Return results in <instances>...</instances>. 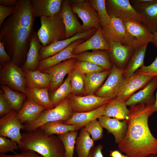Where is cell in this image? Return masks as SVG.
Returning a JSON list of instances; mask_svg holds the SVG:
<instances>
[{
	"instance_id": "6da1fadb",
	"label": "cell",
	"mask_w": 157,
	"mask_h": 157,
	"mask_svg": "<svg viewBox=\"0 0 157 157\" xmlns=\"http://www.w3.org/2000/svg\"><path fill=\"white\" fill-rule=\"evenodd\" d=\"M35 18L30 0H18L14 13L0 26V41L18 66L26 60Z\"/></svg>"
},
{
	"instance_id": "7a4b0ae2",
	"label": "cell",
	"mask_w": 157,
	"mask_h": 157,
	"mask_svg": "<svg viewBox=\"0 0 157 157\" xmlns=\"http://www.w3.org/2000/svg\"><path fill=\"white\" fill-rule=\"evenodd\" d=\"M153 105L138 104L130 106L127 132L118 144L119 149L128 157L157 154V139L151 133L148 124L149 117L155 112Z\"/></svg>"
},
{
	"instance_id": "3957f363",
	"label": "cell",
	"mask_w": 157,
	"mask_h": 157,
	"mask_svg": "<svg viewBox=\"0 0 157 157\" xmlns=\"http://www.w3.org/2000/svg\"><path fill=\"white\" fill-rule=\"evenodd\" d=\"M21 134L19 147L22 151H33L43 157L64 156V148L58 136L48 135L40 127Z\"/></svg>"
},
{
	"instance_id": "277c9868",
	"label": "cell",
	"mask_w": 157,
	"mask_h": 157,
	"mask_svg": "<svg viewBox=\"0 0 157 157\" xmlns=\"http://www.w3.org/2000/svg\"><path fill=\"white\" fill-rule=\"evenodd\" d=\"M41 26L37 36L43 46L65 39V30L60 12L51 17H40Z\"/></svg>"
},
{
	"instance_id": "5b68a950",
	"label": "cell",
	"mask_w": 157,
	"mask_h": 157,
	"mask_svg": "<svg viewBox=\"0 0 157 157\" xmlns=\"http://www.w3.org/2000/svg\"><path fill=\"white\" fill-rule=\"evenodd\" d=\"M126 28L124 45L134 51L151 42L152 34L142 22L129 19H122Z\"/></svg>"
},
{
	"instance_id": "8992f818",
	"label": "cell",
	"mask_w": 157,
	"mask_h": 157,
	"mask_svg": "<svg viewBox=\"0 0 157 157\" xmlns=\"http://www.w3.org/2000/svg\"><path fill=\"white\" fill-rule=\"evenodd\" d=\"M73 113L69 104L68 97L53 108L45 110L36 121L24 124L25 127L23 130L27 132H31L48 122L65 121L71 117Z\"/></svg>"
},
{
	"instance_id": "52a82bcc",
	"label": "cell",
	"mask_w": 157,
	"mask_h": 157,
	"mask_svg": "<svg viewBox=\"0 0 157 157\" xmlns=\"http://www.w3.org/2000/svg\"><path fill=\"white\" fill-rule=\"evenodd\" d=\"M70 1L72 2V4L70 3L73 12L82 21L84 32L94 28L97 30L101 27L99 17L91 6L88 0H76Z\"/></svg>"
},
{
	"instance_id": "ba28073f",
	"label": "cell",
	"mask_w": 157,
	"mask_h": 157,
	"mask_svg": "<svg viewBox=\"0 0 157 157\" xmlns=\"http://www.w3.org/2000/svg\"><path fill=\"white\" fill-rule=\"evenodd\" d=\"M0 80L2 85H7L26 95L23 70L12 61L0 68Z\"/></svg>"
},
{
	"instance_id": "9c48e42d",
	"label": "cell",
	"mask_w": 157,
	"mask_h": 157,
	"mask_svg": "<svg viewBox=\"0 0 157 157\" xmlns=\"http://www.w3.org/2000/svg\"><path fill=\"white\" fill-rule=\"evenodd\" d=\"M154 76L135 72L127 78H123L116 93V98L125 102L138 90L143 88Z\"/></svg>"
},
{
	"instance_id": "30bf717a",
	"label": "cell",
	"mask_w": 157,
	"mask_h": 157,
	"mask_svg": "<svg viewBox=\"0 0 157 157\" xmlns=\"http://www.w3.org/2000/svg\"><path fill=\"white\" fill-rule=\"evenodd\" d=\"M106 8L110 16L129 19L142 23V16L135 9L129 0H105Z\"/></svg>"
},
{
	"instance_id": "8fae6325",
	"label": "cell",
	"mask_w": 157,
	"mask_h": 157,
	"mask_svg": "<svg viewBox=\"0 0 157 157\" xmlns=\"http://www.w3.org/2000/svg\"><path fill=\"white\" fill-rule=\"evenodd\" d=\"M69 99L73 112L81 113L95 110L113 99L99 97L94 94L78 96L71 94Z\"/></svg>"
},
{
	"instance_id": "7c38bea8",
	"label": "cell",
	"mask_w": 157,
	"mask_h": 157,
	"mask_svg": "<svg viewBox=\"0 0 157 157\" xmlns=\"http://www.w3.org/2000/svg\"><path fill=\"white\" fill-rule=\"evenodd\" d=\"M17 112L12 109L0 119V136L16 141L19 145L22 138L21 130L25 127L17 118Z\"/></svg>"
},
{
	"instance_id": "4fadbf2b",
	"label": "cell",
	"mask_w": 157,
	"mask_h": 157,
	"mask_svg": "<svg viewBox=\"0 0 157 157\" xmlns=\"http://www.w3.org/2000/svg\"><path fill=\"white\" fill-rule=\"evenodd\" d=\"M124 70L113 63L112 68L106 81L94 94L101 97L116 98L117 90L124 78Z\"/></svg>"
},
{
	"instance_id": "5bb4252c",
	"label": "cell",
	"mask_w": 157,
	"mask_h": 157,
	"mask_svg": "<svg viewBox=\"0 0 157 157\" xmlns=\"http://www.w3.org/2000/svg\"><path fill=\"white\" fill-rule=\"evenodd\" d=\"M96 30L94 28L87 31L78 33L70 38L57 41L47 46H42L39 52L40 61L61 51L76 40L90 38Z\"/></svg>"
},
{
	"instance_id": "9a60e30c",
	"label": "cell",
	"mask_w": 157,
	"mask_h": 157,
	"mask_svg": "<svg viewBox=\"0 0 157 157\" xmlns=\"http://www.w3.org/2000/svg\"><path fill=\"white\" fill-rule=\"evenodd\" d=\"M76 60V58H72L41 71L50 76L51 83L48 90L49 92L56 90L63 83L65 76L74 68Z\"/></svg>"
},
{
	"instance_id": "2e32d148",
	"label": "cell",
	"mask_w": 157,
	"mask_h": 157,
	"mask_svg": "<svg viewBox=\"0 0 157 157\" xmlns=\"http://www.w3.org/2000/svg\"><path fill=\"white\" fill-rule=\"evenodd\" d=\"M60 13L65 28V39L70 38L78 33L84 32L82 25L72 9L69 1L62 0Z\"/></svg>"
},
{
	"instance_id": "e0dca14e",
	"label": "cell",
	"mask_w": 157,
	"mask_h": 157,
	"mask_svg": "<svg viewBox=\"0 0 157 157\" xmlns=\"http://www.w3.org/2000/svg\"><path fill=\"white\" fill-rule=\"evenodd\" d=\"M85 39H80L76 40L61 51L40 61L36 70L41 71L55 66L62 61L76 58L78 54H73L74 49L77 45L83 42Z\"/></svg>"
},
{
	"instance_id": "ac0fdd59",
	"label": "cell",
	"mask_w": 157,
	"mask_h": 157,
	"mask_svg": "<svg viewBox=\"0 0 157 157\" xmlns=\"http://www.w3.org/2000/svg\"><path fill=\"white\" fill-rule=\"evenodd\" d=\"M157 88V76H154L142 89L133 94L126 101L127 106H130L138 104L145 105L154 104L156 97L154 93Z\"/></svg>"
},
{
	"instance_id": "d6986e66",
	"label": "cell",
	"mask_w": 157,
	"mask_h": 157,
	"mask_svg": "<svg viewBox=\"0 0 157 157\" xmlns=\"http://www.w3.org/2000/svg\"><path fill=\"white\" fill-rule=\"evenodd\" d=\"M110 17L109 22L101 27L103 35L108 43L112 41L124 44L126 33L124 24L121 19L114 16Z\"/></svg>"
},
{
	"instance_id": "ffe728a7",
	"label": "cell",
	"mask_w": 157,
	"mask_h": 157,
	"mask_svg": "<svg viewBox=\"0 0 157 157\" xmlns=\"http://www.w3.org/2000/svg\"><path fill=\"white\" fill-rule=\"evenodd\" d=\"M35 17H51L60 12L62 0H30Z\"/></svg>"
},
{
	"instance_id": "44dd1931",
	"label": "cell",
	"mask_w": 157,
	"mask_h": 157,
	"mask_svg": "<svg viewBox=\"0 0 157 157\" xmlns=\"http://www.w3.org/2000/svg\"><path fill=\"white\" fill-rule=\"evenodd\" d=\"M109 49V44L104 38L101 27L87 40L77 45L74 49L73 53L78 54L89 50L108 51Z\"/></svg>"
},
{
	"instance_id": "7402d4cb",
	"label": "cell",
	"mask_w": 157,
	"mask_h": 157,
	"mask_svg": "<svg viewBox=\"0 0 157 157\" xmlns=\"http://www.w3.org/2000/svg\"><path fill=\"white\" fill-rule=\"evenodd\" d=\"M115 118L103 115L98 118L100 124L106 129L108 133L112 134L114 136L115 142L118 144L125 137L127 129L126 120L120 121Z\"/></svg>"
},
{
	"instance_id": "603a6c76",
	"label": "cell",
	"mask_w": 157,
	"mask_h": 157,
	"mask_svg": "<svg viewBox=\"0 0 157 157\" xmlns=\"http://www.w3.org/2000/svg\"><path fill=\"white\" fill-rule=\"evenodd\" d=\"M46 109L44 106L27 99L17 112V117L22 124L32 123L37 120Z\"/></svg>"
},
{
	"instance_id": "cb8c5ba5",
	"label": "cell",
	"mask_w": 157,
	"mask_h": 157,
	"mask_svg": "<svg viewBox=\"0 0 157 157\" xmlns=\"http://www.w3.org/2000/svg\"><path fill=\"white\" fill-rule=\"evenodd\" d=\"M108 43L110 49L108 51L109 56L116 66L122 67L126 64L134 51L120 43L111 41Z\"/></svg>"
},
{
	"instance_id": "d4e9b609",
	"label": "cell",
	"mask_w": 157,
	"mask_h": 157,
	"mask_svg": "<svg viewBox=\"0 0 157 157\" xmlns=\"http://www.w3.org/2000/svg\"><path fill=\"white\" fill-rule=\"evenodd\" d=\"M79 61H89L100 66L106 70H111L113 63L110 62L108 51L101 50L85 52L78 54L76 58Z\"/></svg>"
},
{
	"instance_id": "484cf974",
	"label": "cell",
	"mask_w": 157,
	"mask_h": 157,
	"mask_svg": "<svg viewBox=\"0 0 157 157\" xmlns=\"http://www.w3.org/2000/svg\"><path fill=\"white\" fill-rule=\"evenodd\" d=\"M43 46L38 38L37 33L34 32L31 40L26 59L22 67L30 71L36 70L40 62L39 52Z\"/></svg>"
},
{
	"instance_id": "4316f807",
	"label": "cell",
	"mask_w": 157,
	"mask_h": 157,
	"mask_svg": "<svg viewBox=\"0 0 157 157\" xmlns=\"http://www.w3.org/2000/svg\"><path fill=\"white\" fill-rule=\"evenodd\" d=\"M23 70L25 79L26 87L49 89L51 83V77L49 74L38 70Z\"/></svg>"
},
{
	"instance_id": "83f0119b",
	"label": "cell",
	"mask_w": 157,
	"mask_h": 157,
	"mask_svg": "<svg viewBox=\"0 0 157 157\" xmlns=\"http://www.w3.org/2000/svg\"><path fill=\"white\" fill-rule=\"evenodd\" d=\"M125 102L117 98L114 99L106 104L104 115L118 120H127L129 113Z\"/></svg>"
},
{
	"instance_id": "f1b7e54d",
	"label": "cell",
	"mask_w": 157,
	"mask_h": 157,
	"mask_svg": "<svg viewBox=\"0 0 157 157\" xmlns=\"http://www.w3.org/2000/svg\"><path fill=\"white\" fill-rule=\"evenodd\" d=\"M133 8L142 17L143 24L152 33L156 32L157 31V2L145 7Z\"/></svg>"
},
{
	"instance_id": "f546056e",
	"label": "cell",
	"mask_w": 157,
	"mask_h": 157,
	"mask_svg": "<svg viewBox=\"0 0 157 157\" xmlns=\"http://www.w3.org/2000/svg\"><path fill=\"white\" fill-rule=\"evenodd\" d=\"M111 70L85 75L83 96L94 94L107 77Z\"/></svg>"
},
{
	"instance_id": "4dcf8cb0",
	"label": "cell",
	"mask_w": 157,
	"mask_h": 157,
	"mask_svg": "<svg viewBox=\"0 0 157 157\" xmlns=\"http://www.w3.org/2000/svg\"><path fill=\"white\" fill-rule=\"evenodd\" d=\"M86 124H67L63 121H58L48 122L39 127L48 135H58L70 131H78L84 127Z\"/></svg>"
},
{
	"instance_id": "1f68e13d",
	"label": "cell",
	"mask_w": 157,
	"mask_h": 157,
	"mask_svg": "<svg viewBox=\"0 0 157 157\" xmlns=\"http://www.w3.org/2000/svg\"><path fill=\"white\" fill-rule=\"evenodd\" d=\"M106 104L92 111L73 113L71 117L63 123L67 124H86L90 121L98 118L104 115V110Z\"/></svg>"
},
{
	"instance_id": "d6a6232c",
	"label": "cell",
	"mask_w": 157,
	"mask_h": 157,
	"mask_svg": "<svg viewBox=\"0 0 157 157\" xmlns=\"http://www.w3.org/2000/svg\"><path fill=\"white\" fill-rule=\"evenodd\" d=\"M48 88L26 87V95L27 99L44 106L47 109L54 107L49 97Z\"/></svg>"
},
{
	"instance_id": "836d02e7",
	"label": "cell",
	"mask_w": 157,
	"mask_h": 157,
	"mask_svg": "<svg viewBox=\"0 0 157 157\" xmlns=\"http://www.w3.org/2000/svg\"><path fill=\"white\" fill-rule=\"evenodd\" d=\"M148 44L134 51L127 66L124 70V78L130 77L144 65V58Z\"/></svg>"
},
{
	"instance_id": "e575fe53",
	"label": "cell",
	"mask_w": 157,
	"mask_h": 157,
	"mask_svg": "<svg viewBox=\"0 0 157 157\" xmlns=\"http://www.w3.org/2000/svg\"><path fill=\"white\" fill-rule=\"evenodd\" d=\"M90 135L84 127L81 129L75 143L77 157H87L91 149L94 146V141Z\"/></svg>"
},
{
	"instance_id": "d590c367",
	"label": "cell",
	"mask_w": 157,
	"mask_h": 157,
	"mask_svg": "<svg viewBox=\"0 0 157 157\" xmlns=\"http://www.w3.org/2000/svg\"><path fill=\"white\" fill-rule=\"evenodd\" d=\"M71 72L68 74L63 83L57 89L49 94L50 99L54 107L58 105L71 94Z\"/></svg>"
},
{
	"instance_id": "8d00e7d4",
	"label": "cell",
	"mask_w": 157,
	"mask_h": 157,
	"mask_svg": "<svg viewBox=\"0 0 157 157\" xmlns=\"http://www.w3.org/2000/svg\"><path fill=\"white\" fill-rule=\"evenodd\" d=\"M1 88L12 109L17 112L19 111L23 105L26 95L15 91L6 85H2Z\"/></svg>"
},
{
	"instance_id": "74e56055",
	"label": "cell",
	"mask_w": 157,
	"mask_h": 157,
	"mask_svg": "<svg viewBox=\"0 0 157 157\" xmlns=\"http://www.w3.org/2000/svg\"><path fill=\"white\" fill-rule=\"evenodd\" d=\"M78 131H72L57 135L62 142L65 149V157H74L76 139Z\"/></svg>"
},
{
	"instance_id": "f35d334b",
	"label": "cell",
	"mask_w": 157,
	"mask_h": 157,
	"mask_svg": "<svg viewBox=\"0 0 157 157\" xmlns=\"http://www.w3.org/2000/svg\"><path fill=\"white\" fill-rule=\"evenodd\" d=\"M85 76L76 69H72L70 78L72 94L78 96L84 95Z\"/></svg>"
},
{
	"instance_id": "ab89813d",
	"label": "cell",
	"mask_w": 157,
	"mask_h": 157,
	"mask_svg": "<svg viewBox=\"0 0 157 157\" xmlns=\"http://www.w3.org/2000/svg\"><path fill=\"white\" fill-rule=\"evenodd\" d=\"M92 8L97 13L100 20L101 27L106 25L109 22L110 17L106 8L105 0H89Z\"/></svg>"
},
{
	"instance_id": "60d3db41",
	"label": "cell",
	"mask_w": 157,
	"mask_h": 157,
	"mask_svg": "<svg viewBox=\"0 0 157 157\" xmlns=\"http://www.w3.org/2000/svg\"><path fill=\"white\" fill-rule=\"evenodd\" d=\"M74 68L84 75L99 72L106 70L103 67L92 62L76 60L74 63Z\"/></svg>"
},
{
	"instance_id": "b9f144b4",
	"label": "cell",
	"mask_w": 157,
	"mask_h": 157,
	"mask_svg": "<svg viewBox=\"0 0 157 157\" xmlns=\"http://www.w3.org/2000/svg\"><path fill=\"white\" fill-rule=\"evenodd\" d=\"M84 128L91 135L94 141L99 140L103 137V127L97 119H93L87 123Z\"/></svg>"
},
{
	"instance_id": "7bdbcfd3",
	"label": "cell",
	"mask_w": 157,
	"mask_h": 157,
	"mask_svg": "<svg viewBox=\"0 0 157 157\" xmlns=\"http://www.w3.org/2000/svg\"><path fill=\"white\" fill-rule=\"evenodd\" d=\"M19 148L17 142L6 137L0 136V154H6L10 152L16 154L15 150Z\"/></svg>"
},
{
	"instance_id": "ee69618b",
	"label": "cell",
	"mask_w": 157,
	"mask_h": 157,
	"mask_svg": "<svg viewBox=\"0 0 157 157\" xmlns=\"http://www.w3.org/2000/svg\"><path fill=\"white\" fill-rule=\"evenodd\" d=\"M135 72L146 75L157 76V57L150 65L148 66L144 65Z\"/></svg>"
},
{
	"instance_id": "f6af8a7d",
	"label": "cell",
	"mask_w": 157,
	"mask_h": 157,
	"mask_svg": "<svg viewBox=\"0 0 157 157\" xmlns=\"http://www.w3.org/2000/svg\"><path fill=\"white\" fill-rule=\"evenodd\" d=\"M12 110L10 105L5 97L3 91L1 90L0 92V116L7 114Z\"/></svg>"
},
{
	"instance_id": "bcb514c9",
	"label": "cell",
	"mask_w": 157,
	"mask_h": 157,
	"mask_svg": "<svg viewBox=\"0 0 157 157\" xmlns=\"http://www.w3.org/2000/svg\"><path fill=\"white\" fill-rule=\"evenodd\" d=\"M15 7H9L0 5V26L8 17L13 14L15 10Z\"/></svg>"
},
{
	"instance_id": "7dc6e473",
	"label": "cell",
	"mask_w": 157,
	"mask_h": 157,
	"mask_svg": "<svg viewBox=\"0 0 157 157\" xmlns=\"http://www.w3.org/2000/svg\"><path fill=\"white\" fill-rule=\"evenodd\" d=\"M0 157H43L36 152L29 150L22 151L20 153H16L13 155H6L0 154Z\"/></svg>"
},
{
	"instance_id": "c3c4849f",
	"label": "cell",
	"mask_w": 157,
	"mask_h": 157,
	"mask_svg": "<svg viewBox=\"0 0 157 157\" xmlns=\"http://www.w3.org/2000/svg\"><path fill=\"white\" fill-rule=\"evenodd\" d=\"M12 61V58L6 51L3 44L0 41V68Z\"/></svg>"
},
{
	"instance_id": "681fc988",
	"label": "cell",
	"mask_w": 157,
	"mask_h": 157,
	"mask_svg": "<svg viewBox=\"0 0 157 157\" xmlns=\"http://www.w3.org/2000/svg\"><path fill=\"white\" fill-rule=\"evenodd\" d=\"M133 7H143L157 2V0H131L129 1Z\"/></svg>"
},
{
	"instance_id": "f907efd6",
	"label": "cell",
	"mask_w": 157,
	"mask_h": 157,
	"mask_svg": "<svg viewBox=\"0 0 157 157\" xmlns=\"http://www.w3.org/2000/svg\"><path fill=\"white\" fill-rule=\"evenodd\" d=\"M104 146L100 144L93 147L91 149L87 157H104L102 150Z\"/></svg>"
},
{
	"instance_id": "816d5d0a",
	"label": "cell",
	"mask_w": 157,
	"mask_h": 157,
	"mask_svg": "<svg viewBox=\"0 0 157 157\" xmlns=\"http://www.w3.org/2000/svg\"><path fill=\"white\" fill-rule=\"evenodd\" d=\"M17 0H0L1 5L9 7H15L18 2Z\"/></svg>"
},
{
	"instance_id": "f5cc1de1",
	"label": "cell",
	"mask_w": 157,
	"mask_h": 157,
	"mask_svg": "<svg viewBox=\"0 0 157 157\" xmlns=\"http://www.w3.org/2000/svg\"><path fill=\"white\" fill-rule=\"evenodd\" d=\"M122 155L120 151L115 150L110 151V156L111 157H122Z\"/></svg>"
},
{
	"instance_id": "db71d44e",
	"label": "cell",
	"mask_w": 157,
	"mask_h": 157,
	"mask_svg": "<svg viewBox=\"0 0 157 157\" xmlns=\"http://www.w3.org/2000/svg\"><path fill=\"white\" fill-rule=\"evenodd\" d=\"M151 42L157 48V31L153 33L152 40Z\"/></svg>"
},
{
	"instance_id": "11a10c76",
	"label": "cell",
	"mask_w": 157,
	"mask_h": 157,
	"mask_svg": "<svg viewBox=\"0 0 157 157\" xmlns=\"http://www.w3.org/2000/svg\"><path fill=\"white\" fill-rule=\"evenodd\" d=\"M152 108L155 112H156L157 113V90L156 93L155 101L154 104L153 105Z\"/></svg>"
},
{
	"instance_id": "9f6ffc18",
	"label": "cell",
	"mask_w": 157,
	"mask_h": 157,
	"mask_svg": "<svg viewBox=\"0 0 157 157\" xmlns=\"http://www.w3.org/2000/svg\"><path fill=\"white\" fill-rule=\"evenodd\" d=\"M145 157H157V154H150Z\"/></svg>"
},
{
	"instance_id": "6f0895ef",
	"label": "cell",
	"mask_w": 157,
	"mask_h": 157,
	"mask_svg": "<svg viewBox=\"0 0 157 157\" xmlns=\"http://www.w3.org/2000/svg\"><path fill=\"white\" fill-rule=\"evenodd\" d=\"M122 157H128L127 155H123Z\"/></svg>"
},
{
	"instance_id": "680465c9",
	"label": "cell",
	"mask_w": 157,
	"mask_h": 157,
	"mask_svg": "<svg viewBox=\"0 0 157 157\" xmlns=\"http://www.w3.org/2000/svg\"><path fill=\"white\" fill-rule=\"evenodd\" d=\"M64 157H65V156H64Z\"/></svg>"
}]
</instances>
